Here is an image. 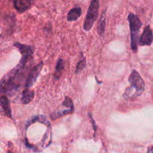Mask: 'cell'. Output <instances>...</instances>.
<instances>
[{"instance_id": "obj_20", "label": "cell", "mask_w": 153, "mask_h": 153, "mask_svg": "<svg viewBox=\"0 0 153 153\" xmlns=\"http://www.w3.org/2000/svg\"><path fill=\"white\" fill-rule=\"evenodd\" d=\"M147 152H153V146H150V147L148 149V150H147Z\"/></svg>"}, {"instance_id": "obj_5", "label": "cell", "mask_w": 153, "mask_h": 153, "mask_svg": "<svg viewBox=\"0 0 153 153\" xmlns=\"http://www.w3.org/2000/svg\"><path fill=\"white\" fill-rule=\"evenodd\" d=\"M44 67V62L41 61L37 65L34 66V67L30 70L29 73H28V76L26 78L25 83V88H30L33 86L35 82L37 81L39 75H40V72H41L42 69Z\"/></svg>"}, {"instance_id": "obj_9", "label": "cell", "mask_w": 153, "mask_h": 153, "mask_svg": "<svg viewBox=\"0 0 153 153\" xmlns=\"http://www.w3.org/2000/svg\"><path fill=\"white\" fill-rule=\"evenodd\" d=\"M14 46H16L22 55H27V56H33L34 53V47L29 45L22 44L20 43H15Z\"/></svg>"}, {"instance_id": "obj_16", "label": "cell", "mask_w": 153, "mask_h": 153, "mask_svg": "<svg viewBox=\"0 0 153 153\" xmlns=\"http://www.w3.org/2000/svg\"><path fill=\"white\" fill-rule=\"evenodd\" d=\"M51 140H52V132H51L50 126H48L47 131L45 133L43 139H42V146H44V147L48 146L51 143Z\"/></svg>"}, {"instance_id": "obj_19", "label": "cell", "mask_w": 153, "mask_h": 153, "mask_svg": "<svg viewBox=\"0 0 153 153\" xmlns=\"http://www.w3.org/2000/svg\"><path fill=\"white\" fill-rule=\"evenodd\" d=\"M88 115L89 116V118H90V120H91V123H92V127H93V130H94V136H95L96 134V131H97V126H96V123H95V121L94 120V119H93L92 117V115L91 113H88Z\"/></svg>"}, {"instance_id": "obj_2", "label": "cell", "mask_w": 153, "mask_h": 153, "mask_svg": "<svg viewBox=\"0 0 153 153\" xmlns=\"http://www.w3.org/2000/svg\"><path fill=\"white\" fill-rule=\"evenodd\" d=\"M128 81L130 84V86L128 87L124 91V95H123L124 98H127L128 96L130 94V93L131 92L133 89H135V97L140 96L145 89V82L141 78L140 75L138 73V72H136V70H132L131 73L128 78Z\"/></svg>"}, {"instance_id": "obj_3", "label": "cell", "mask_w": 153, "mask_h": 153, "mask_svg": "<svg viewBox=\"0 0 153 153\" xmlns=\"http://www.w3.org/2000/svg\"><path fill=\"white\" fill-rule=\"evenodd\" d=\"M129 27L130 31V48L134 52L137 51L138 34L142 26V22L137 16L133 13H130L128 16Z\"/></svg>"}, {"instance_id": "obj_11", "label": "cell", "mask_w": 153, "mask_h": 153, "mask_svg": "<svg viewBox=\"0 0 153 153\" xmlns=\"http://www.w3.org/2000/svg\"><path fill=\"white\" fill-rule=\"evenodd\" d=\"M34 91H30L29 88H25L24 91L22 93V98H21V101H22V104L26 105L31 102L32 100L34 99Z\"/></svg>"}, {"instance_id": "obj_15", "label": "cell", "mask_w": 153, "mask_h": 153, "mask_svg": "<svg viewBox=\"0 0 153 153\" xmlns=\"http://www.w3.org/2000/svg\"><path fill=\"white\" fill-rule=\"evenodd\" d=\"M74 109L71 108H67V109H64V110H58V111H54L53 113L50 114V118L52 120H56V118L58 117H62L63 116H65V115L69 114H71L73 112Z\"/></svg>"}, {"instance_id": "obj_6", "label": "cell", "mask_w": 153, "mask_h": 153, "mask_svg": "<svg viewBox=\"0 0 153 153\" xmlns=\"http://www.w3.org/2000/svg\"><path fill=\"white\" fill-rule=\"evenodd\" d=\"M153 42V34L149 25H146L144 28L142 34L139 39V43L140 46H151Z\"/></svg>"}, {"instance_id": "obj_4", "label": "cell", "mask_w": 153, "mask_h": 153, "mask_svg": "<svg viewBox=\"0 0 153 153\" xmlns=\"http://www.w3.org/2000/svg\"><path fill=\"white\" fill-rule=\"evenodd\" d=\"M99 0H92L88 7L86 16L83 23V28L85 31H89L92 28L94 22L98 19L99 13Z\"/></svg>"}, {"instance_id": "obj_7", "label": "cell", "mask_w": 153, "mask_h": 153, "mask_svg": "<svg viewBox=\"0 0 153 153\" xmlns=\"http://www.w3.org/2000/svg\"><path fill=\"white\" fill-rule=\"evenodd\" d=\"M34 0H14V6L19 13H23L30 8Z\"/></svg>"}, {"instance_id": "obj_12", "label": "cell", "mask_w": 153, "mask_h": 153, "mask_svg": "<svg viewBox=\"0 0 153 153\" xmlns=\"http://www.w3.org/2000/svg\"><path fill=\"white\" fill-rule=\"evenodd\" d=\"M36 122H39L40 123H43L44 124V125L47 126H50V124L49 121L47 120V119H46L44 116H43V115H37V116L35 117H32L27 122L26 128L28 126H29L30 125H32V124Z\"/></svg>"}, {"instance_id": "obj_13", "label": "cell", "mask_w": 153, "mask_h": 153, "mask_svg": "<svg viewBox=\"0 0 153 153\" xmlns=\"http://www.w3.org/2000/svg\"><path fill=\"white\" fill-rule=\"evenodd\" d=\"M82 13V10L80 7H74L69 10L67 16V19L68 21H75L81 16Z\"/></svg>"}, {"instance_id": "obj_10", "label": "cell", "mask_w": 153, "mask_h": 153, "mask_svg": "<svg viewBox=\"0 0 153 153\" xmlns=\"http://www.w3.org/2000/svg\"><path fill=\"white\" fill-rule=\"evenodd\" d=\"M106 9L102 12L101 16L99 19L97 25L98 33L100 36H102L105 32V27H106Z\"/></svg>"}, {"instance_id": "obj_17", "label": "cell", "mask_w": 153, "mask_h": 153, "mask_svg": "<svg viewBox=\"0 0 153 153\" xmlns=\"http://www.w3.org/2000/svg\"><path fill=\"white\" fill-rule=\"evenodd\" d=\"M81 59L80 60L79 62L77 63V65H76V71L75 73H80L82 70H83L85 69V67H86V59L84 58L82 53H81Z\"/></svg>"}, {"instance_id": "obj_8", "label": "cell", "mask_w": 153, "mask_h": 153, "mask_svg": "<svg viewBox=\"0 0 153 153\" xmlns=\"http://www.w3.org/2000/svg\"><path fill=\"white\" fill-rule=\"evenodd\" d=\"M0 108H1L2 111L3 112V114L5 115L8 117L12 118L10 103L6 96H2L0 98Z\"/></svg>"}, {"instance_id": "obj_18", "label": "cell", "mask_w": 153, "mask_h": 153, "mask_svg": "<svg viewBox=\"0 0 153 153\" xmlns=\"http://www.w3.org/2000/svg\"><path fill=\"white\" fill-rule=\"evenodd\" d=\"M62 105L64 106V107L65 108H72V109L74 108V107L73 101H72L71 99L69 98L68 97H65V99H64V101H63Z\"/></svg>"}, {"instance_id": "obj_1", "label": "cell", "mask_w": 153, "mask_h": 153, "mask_svg": "<svg viewBox=\"0 0 153 153\" xmlns=\"http://www.w3.org/2000/svg\"><path fill=\"white\" fill-rule=\"evenodd\" d=\"M32 57L22 56L19 64L9 72L0 82V94H8L17 91L25 77L27 64L29 63Z\"/></svg>"}, {"instance_id": "obj_14", "label": "cell", "mask_w": 153, "mask_h": 153, "mask_svg": "<svg viewBox=\"0 0 153 153\" xmlns=\"http://www.w3.org/2000/svg\"><path fill=\"white\" fill-rule=\"evenodd\" d=\"M64 68V61L62 58H59L57 61V64L56 66V69H55V72H54L53 74V78L55 80H58L59 79L60 76H61L62 72L63 71Z\"/></svg>"}]
</instances>
